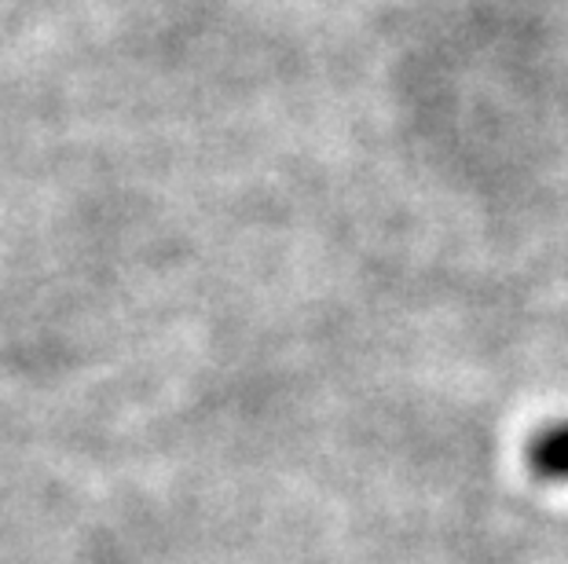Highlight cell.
I'll return each mask as SVG.
<instances>
[{
    "instance_id": "6da1fadb",
    "label": "cell",
    "mask_w": 568,
    "mask_h": 564,
    "mask_svg": "<svg viewBox=\"0 0 568 564\" xmlns=\"http://www.w3.org/2000/svg\"><path fill=\"white\" fill-rule=\"evenodd\" d=\"M528 465L542 480H568V422L547 425L528 443Z\"/></svg>"
}]
</instances>
